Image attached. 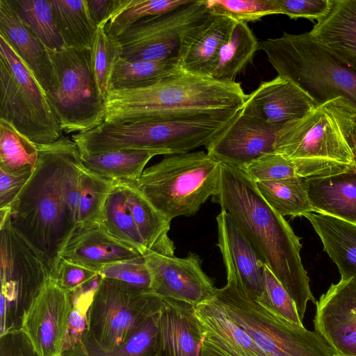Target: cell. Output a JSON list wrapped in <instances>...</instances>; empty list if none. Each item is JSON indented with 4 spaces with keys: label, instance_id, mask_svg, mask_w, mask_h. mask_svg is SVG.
<instances>
[{
    "label": "cell",
    "instance_id": "1",
    "mask_svg": "<svg viewBox=\"0 0 356 356\" xmlns=\"http://www.w3.org/2000/svg\"><path fill=\"white\" fill-rule=\"evenodd\" d=\"M37 146L36 165L10 207V218L56 280L61 254L79 227L81 177L86 167L68 136Z\"/></svg>",
    "mask_w": 356,
    "mask_h": 356
},
{
    "label": "cell",
    "instance_id": "2",
    "mask_svg": "<svg viewBox=\"0 0 356 356\" xmlns=\"http://www.w3.org/2000/svg\"><path fill=\"white\" fill-rule=\"evenodd\" d=\"M225 211L293 300L302 321L307 302L316 303L300 257V238L264 200L255 182L240 168L221 163L217 194Z\"/></svg>",
    "mask_w": 356,
    "mask_h": 356
},
{
    "label": "cell",
    "instance_id": "3",
    "mask_svg": "<svg viewBox=\"0 0 356 356\" xmlns=\"http://www.w3.org/2000/svg\"><path fill=\"white\" fill-rule=\"evenodd\" d=\"M247 96L238 82L179 71L146 87L111 90L105 99L104 122L221 115L241 110Z\"/></svg>",
    "mask_w": 356,
    "mask_h": 356
},
{
    "label": "cell",
    "instance_id": "4",
    "mask_svg": "<svg viewBox=\"0 0 356 356\" xmlns=\"http://www.w3.org/2000/svg\"><path fill=\"white\" fill-rule=\"evenodd\" d=\"M277 72L302 90L316 106L343 98L356 111V70L316 41L309 32L284 33L259 43Z\"/></svg>",
    "mask_w": 356,
    "mask_h": 356
},
{
    "label": "cell",
    "instance_id": "5",
    "mask_svg": "<svg viewBox=\"0 0 356 356\" xmlns=\"http://www.w3.org/2000/svg\"><path fill=\"white\" fill-rule=\"evenodd\" d=\"M217 245L226 268L227 282L216 288L212 298L267 356H333L315 330L293 325L250 298L236 275L225 241L219 240Z\"/></svg>",
    "mask_w": 356,
    "mask_h": 356
},
{
    "label": "cell",
    "instance_id": "6",
    "mask_svg": "<svg viewBox=\"0 0 356 356\" xmlns=\"http://www.w3.org/2000/svg\"><path fill=\"white\" fill-rule=\"evenodd\" d=\"M221 162L203 151L172 154L126 182L169 220L195 215L218 191Z\"/></svg>",
    "mask_w": 356,
    "mask_h": 356
},
{
    "label": "cell",
    "instance_id": "7",
    "mask_svg": "<svg viewBox=\"0 0 356 356\" xmlns=\"http://www.w3.org/2000/svg\"><path fill=\"white\" fill-rule=\"evenodd\" d=\"M241 110L204 117L104 122L91 130L90 144L95 154L124 149L155 150L166 155L187 153L206 146Z\"/></svg>",
    "mask_w": 356,
    "mask_h": 356
},
{
    "label": "cell",
    "instance_id": "8",
    "mask_svg": "<svg viewBox=\"0 0 356 356\" xmlns=\"http://www.w3.org/2000/svg\"><path fill=\"white\" fill-rule=\"evenodd\" d=\"M355 131L356 111L343 98H337L286 123L278 134L275 152L289 159L354 164Z\"/></svg>",
    "mask_w": 356,
    "mask_h": 356
},
{
    "label": "cell",
    "instance_id": "9",
    "mask_svg": "<svg viewBox=\"0 0 356 356\" xmlns=\"http://www.w3.org/2000/svg\"><path fill=\"white\" fill-rule=\"evenodd\" d=\"M0 120L37 145L51 143L63 136L46 92L2 35Z\"/></svg>",
    "mask_w": 356,
    "mask_h": 356
},
{
    "label": "cell",
    "instance_id": "10",
    "mask_svg": "<svg viewBox=\"0 0 356 356\" xmlns=\"http://www.w3.org/2000/svg\"><path fill=\"white\" fill-rule=\"evenodd\" d=\"M54 72L47 98L65 134L82 133L104 122L105 99L92 66L91 49L49 50Z\"/></svg>",
    "mask_w": 356,
    "mask_h": 356
},
{
    "label": "cell",
    "instance_id": "11",
    "mask_svg": "<svg viewBox=\"0 0 356 356\" xmlns=\"http://www.w3.org/2000/svg\"><path fill=\"white\" fill-rule=\"evenodd\" d=\"M163 298L113 279L102 278L88 315L87 334L102 348L124 344L160 310Z\"/></svg>",
    "mask_w": 356,
    "mask_h": 356
},
{
    "label": "cell",
    "instance_id": "12",
    "mask_svg": "<svg viewBox=\"0 0 356 356\" xmlns=\"http://www.w3.org/2000/svg\"><path fill=\"white\" fill-rule=\"evenodd\" d=\"M204 0L144 18L117 38L127 60H177L184 33L209 15Z\"/></svg>",
    "mask_w": 356,
    "mask_h": 356
},
{
    "label": "cell",
    "instance_id": "13",
    "mask_svg": "<svg viewBox=\"0 0 356 356\" xmlns=\"http://www.w3.org/2000/svg\"><path fill=\"white\" fill-rule=\"evenodd\" d=\"M71 307L70 293L51 279L28 303L20 331L35 356L63 354Z\"/></svg>",
    "mask_w": 356,
    "mask_h": 356
},
{
    "label": "cell",
    "instance_id": "14",
    "mask_svg": "<svg viewBox=\"0 0 356 356\" xmlns=\"http://www.w3.org/2000/svg\"><path fill=\"white\" fill-rule=\"evenodd\" d=\"M143 256L152 276V293L193 307L212 297L216 288L197 254L179 258L148 250Z\"/></svg>",
    "mask_w": 356,
    "mask_h": 356
},
{
    "label": "cell",
    "instance_id": "15",
    "mask_svg": "<svg viewBox=\"0 0 356 356\" xmlns=\"http://www.w3.org/2000/svg\"><path fill=\"white\" fill-rule=\"evenodd\" d=\"M315 304L314 330L333 356H356V279L332 284Z\"/></svg>",
    "mask_w": 356,
    "mask_h": 356
},
{
    "label": "cell",
    "instance_id": "16",
    "mask_svg": "<svg viewBox=\"0 0 356 356\" xmlns=\"http://www.w3.org/2000/svg\"><path fill=\"white\" fill-rule=\"evenodd\" d=\"M284 124L266 123L241 109L234 120L205 146L207 152L221 163L243 167L264 154L275 152L278 134Z\"/></svg>",
    "mask_w": 356,
    "mask_h": 356
},
{
    "label": "cell",
    "instance_id": "17",
    "mask_svg": "<svg viewBox=\"0 0 356 356\" xmlns=\"http://www.w3.org/2000/svg\"><path fill=\"white\" fill-rule=\"evenodd\" d=\"M156 325L154 356H200L204 331L193 306L163 298Z\"/></svg>",
    "mask_w": 356,
    "mask_h": 356
},
{
    "label": "cell",
    "instance_id": "18",
    "mask_svg": "<svg viewBox=\"0 0 356 356\" xmlns=\"http://www.w3.org/2000/svg\"><path fill=\"white\" fill-rule=\"evenodd\" d=\"M316 107L312 99L290 80L277 75L248 95L242 110L266 123L284 124L303 118Z\"/></svg>",
    "mask_w": 356,
    "mask_h": 356
},
{
    "label": "cell",
    "instance_id": "19",
    "mask_svg": "<svg viewBox=\"0 0 356 356\" xmlns=\"http://www.w3.org/2000/svg\"><path fill=\"white\" fill-rule=\"evenodd\" d=\"M232 19L209 14L184 35L177 64L180 70L210 77L219 50L228 39L235 24Z\"/></svg>",
    "mask_w": 356,
    "mask_h": 356
},
{
    "label": "cell",
    "instance_id": "20",
    "mask_svg": "<svg viewBox=\"0 0 356 356\" xmlns=\"http://www.w3.org/2000/svg\"><path fill=\"white\" fill-rule=\"evenodd\" d=\"M143 256L112 237L96 222L79 228L61 254V259L96 273L114 264Z\"/></svg>",
    "mask_w": 356,
    "mask_h": 356
},
{
    "label": "cell",
    "instance_id": "21",
    "mask_svg": "<svg viewBox=\"0 0 356 356\" xmlns=\"http://www.w3.org/2000/svg\"><path fill=\"white\" fill-rule=\"evenodd\" d=\"M0 35L8 41L44 91L48 92L54 81L49 49L20 18L14 0H0Z\"/></svg>",
    "mask_w": 356,
    "mask_h": 356
},
{
    "label": "cell",
    "instance_id": "22",
    "mask_svg": "<svg viewBox=\"0 0 356 356\" xmlns=\"http://www.w3.org/2000/svg\"><path fill=\"white\" fill-rule=\"evenodd\" d=\"M304 181L314 213L356 225V163L340 172Z\"/></svg>",
    "mask_w": 356,
    "mask_h": 356
},
{
    "label": "cell",
    "instance_id": "23",
    "mask_svg": "<svg viewBox=\"0 0 356 356\" xmlns=\"http://www.w3.org/2000/svg\"><path fill=\"white\" fill-rule=\"evenodd\" d=\"M312 38L356 70V0H331L327 14L309 31Z\"/></svg>",
    "mask_w": 356,
    "mask_h": 356
},
{
    "label": "cell",
    "instance_id": "24",
    "mask_svg": "<svg viewBox=\"0 0 356 356\" xmlns=\"http://www.w3.org/2000/svg\"><path fill=\"white\" fill-rule=\"evenodd\" d=\"M305 217L337 266L341 279H356V225L314 212Z\"/></svg>",
    "mask_w": 356,
    "mask_h": 356
},
{
    "label": "cell",
    "instance_id": "25",
    "mask_svg": "<svg viewBox=\"0 0 356 356\" xmlns=\"http://www.w3.org/2000/svg\"><path fill=\"white\" fill-rule=\"evenodd\" d=\"M218 230L224 237L236 275L253 300L262 294L263 264L261 257L224 210L216 217Z\"/></svg>",
    "mask_w": 356,
    "mask_h": 356
},
{
    "label": "cell",
    "instance_id": "26",
    "mask_svg": "<svg viewBox=\"0 0 356 356\" xmlns=\"http://www.w3.org/2000/svg\"><path fill=\"white\" fill-rule=\"evenodd\" d=\"M348 164L321 159H289L276 152L264 154L241 168L254 181L293 177L303 179L344 170Z\"/></svg>",
    "mask_w": 356,
    "mask_h": 356
},
{
    "label": "cell",
    "instance_id": "27",
    "mask_svg": "<svg viewBox=\"0 0 356 356\" xmlns=\"http://www.w3.org/2000/svg\"><path fill=\"white\" fill-rule=\"evenodd\" d=\"M125 195L127 207L147 250L172 256L175 246L168 232L170 220L158 211L134 187L118 182Z\"/></svg>",
    "mask_w": 356,
    "mask_h": 356
},
{
    "label": "cell",
    "instance_id": "28",
    "mask_svg": "<svg viewBox=\"0 0 356 356\" xmlns=\"http://www.w3.org/2000/svg\"><path fill=\"white\" fill-rule=\"evenodd\" d=\"M194 309L203 330L229 351L242 356H267L212 297Z\"/></svg>",
    "mask_w": 356,
    "mask_h": 356
},
{
    "label": "cell",
    "instance_id": "29",
    "mask_svg": "<svg viewBox=\"0 0 356 356\" xmlns=\"http://www.w3.org/2000/svg\"><path fill=\"white\" fill-rule=\"evenodd\" d=\"M54 21L64 45L91 49L97 26L88 12L86 0H49Z\"/></svg>",
    "mask_w": 356,
    "mask_h": 356
},
{
    "label": "cell",
    "instance_id": "30",
    "mask_svg": "<svg viewBox=\"0 0 356 356\" xmlns=\"http://www.w3.org/2000/svg\"><path fill=\"white\" fill-rule=\"evenodd\" d=\"M259 42L248 23H235L228 39L220 47L210 78L234 82L236 76L252 61Z\"/></svg>",
    "mask_w": 356,
    "mask_h": 356
},
{
    "label": "cell",
    "instance_id": "31",
    "mask_svg": "<svg viewBox=\"0 0 356 356\" xmlns=\"http://www.w3.org/2000/svg\"><path fill=\"white\" fill-rule=\"evenodd\" d=\"M161 154L155 150L124 149L81 156L87 169L105 178L121 182L138 179L148 161Z\"/></svg>",
    "mask_w": 356,
    "mask_h": 356
},
{
    "label": "cell",
    "instance_id": "32",
    "mask_svg": "<svg viewBox=\"0 0 356 356\" xmlns=\"http://www.w3.org/2000/svg\"><path fill=\"white\" fill-rule=\"evenodd\" d=\"M99 222L114 238L144 255L147 248L127 207L121 186L115 181L104 203Z\"/></svg>",
    "mask_w": 356,
    "mask_h": 356
},
{
    "label": "cell",
    "instance_id": "33",
    "mask_svg": "<svg viewBox=\"0 0 356 356\" xmlns=\"http://www.w3.org/2000/svg\"><path fill=\"white\" fill-rule=\"evenodd\" d=\"M267 203L282 216H305L314 212L303 178L293 177L255 182Z\"/></svg>",
    "mask_w": 356,
    "mask_h": 356
},
{
    "label": "cell",
    "instance_id": "34",
    "mask_svg": "<svg viewBox=\"0 0 356 356\" xmlns=\"http://www.w3.org/2000/svg\"><path fill=\"white\" fill-rule=\"evenodd\" d=\"M179 71L174 59L131 61L121 58L113 72L111 90L146 87Z\"/></svg>",
    "mask_w": 356,
    "mask_h": 356
},
{
    "label": "cell",
    "instance_id": "35",
    "mask_svg": "<svg viewBox=\"0 0 356 356\" xmlns=\"http://www.w3.org/2000/svg\"><path fill=\"white\" fill-rule=\"evenodd\" d=\"M192 0H117L116 6L105 25L106 33L118 38L138 21L166 13Z\"/></svg>",
    "mask_w": 356,
    "mask_h": 356
},
{
    "label": "cell",
    "instance_id": "36",
    "mask_svg": "<svg viewBox=\"0 0 356 356\" xmlns=\"http://www.w3.org/2000/svg\"><path fill=\"white\" fill-rule=\"evenodd\" d=\"M157 314L116 348L104 350L86 331L80 343L63 354L65 356H154Z\"/></svg>",
    "mask_w": 356,
    "mask_h": 356
},
{
    "label": "cell",
    "instance_id": "37",
    "mask_svg": "<svg viewBox=\"0 0 356 356\" xmlns=\"http://www.w3.org/2000/svg\"><path fill=\"white\" fill-rule=\"evenodd\" d=\"M20 18L50 51L65 47L54 21L49 0H14Z\"/></svg>",
    "mask_w": 356,
    "mask_h": 356
},
{
    "label": "cell",
    "instance_id": "38",
    "mask_svg": "<svg viewBox=\"0 0 356 356\" xmlns=\"http://www.w3.org/2000/svg\"><path fill=\"white\" fill-rule=\"evenodd\" d=\"M122 58V47L116 38L108 35L105 25L97 27L91 48L94 76L104 99L111 90V80L115 65Z\"/></svg>",
    "mask_w": 356,
    "mask_h": 356
},
{
    "label": "cell",
    "instance_id": "39",
    "mask_svg": "<svg viewBox=\"0 0 356 356\" xmlns=\"http://www.w3.org/2000/svg\"><path fill=\"white\" fill-rule=\"evenodd\" d=\"M38 154L35 143L0 120V168L15 170L30 165L34 169Z\"/></svg>",
    "mask_w": 356,
    "mask_h": 356
},
{
    "label": "cell",
    "instance_id": "40",
    "mask_svg": "<svg viewBox=\"0 0 356 356\" xmlns=\"http://www.w3.org/2000/svg\"><path fill=\"white\" fill-rule=\"evenodd\" d=\"M115 181L84 170L79 200V227L99 222L107 196Z\"/></svg>",
    "mask_w": 356,
    "mask_h": 356
},
{
    "label": "cell",
    "instance_id": "41",
    "mask_svg": "<svg viewBox=\"0 0 356 356\" xmlns=\"http://www.w3.org/2000/svg\"><path fill=\"white\" fill-rule=\"evenodd\" d=\"M102 277L95 278L70 293L71 311L63 346V353L81 341L88 327V315Z\"/></svg>",
    "mask_w": 356,
    "mask_h": 356
},
{
    "label": "cell",
    "instance_id": "42",
    "mask_svg": "<svg viewBox=\"0 0 356 356\" xmlns=\"http://www.w3.org/2000/svg\"><path fill=\"white\" fill-rule=\"evenodd\" d=\"M262 271V294L254 301L273 314L298 326H303L293 300L265 264Z\"/></svg>",
    "mask_w": 356,
    "mask_h": 356
},
{
    "label": "cell",
    "instance_id": "43",
    "mask_svg": "<svg viewBox=\"0 0 356 356\" xmlns=\"http://www.w3.org/2000/svg\"><path fill=\"white\" fill-rule=\"evenodd\" d=\"M209 13L238 22H254L280 14L273 0H204Z\"/></svg>",
    "mask_w": 356,
    "mask_h": 356
},
{
    "label": "cell",
    "instance_id": "44",
    "mask_svg": "<svg viewBox=\"0 0 356 356\" xmlns=\"http://www.w3.org/2000/svg\"><path fill=\"white\" fill-rule=\"evenodd\" d=\"M99 274L122 282L138 290L152 292V276L144 256L108 266Z\"/></svg>",
    "mask_w": 356,
    "mask_h": 356
},
{
    "label": "cell",
    "instance_id": "45",
    "mask_svg": "<svg viewBox=\"0 0 356 356\" xmlns=\"http://www.w3.org/2000/svg\"><path fill=\"white\" fill-rule=\"evenodd\" d=\"M33 170L30 165L15 170L0 168V209H10L30 179Z\"/></svg>",
    "mask_w": 356,
    "mask_h": 356
},
{
    "label": "cell",
    "instance_id": "46",
    "mask_svg": "<svg viewBox=\"0 0 356 356\" xmlns=\"http://www.w3.org/2000/svg\"><path fill=\"white\" fill-rule=\"evenodd\" d=\"M280 14L291 19L307 18L317 21L328 12L331 0H273Z\"/></svg>",
    "mask_w": 356,
    "mask_h": 356
},
{
    "label": "cell",
    "instance_id": "47",
    "mask_svg": "<svg viewBox=\"0 0 356 356\" xmlns=\"http://www.w3.org/2000/svg\"><path fill=\"white\" fill-rule=\"evenodd\" d=\"M98 275V273L61 259L56 281L62 289L70 293Z\"/></svg>",
    "mask_w": 356,
    "mask_h": 356
},
{
    "label": "cell",
    "instance_id": "48",
    "mask_svg": "<svg viewBox=\"0 0 356 356\" xmlns=\"http://www.w3.org/2000/svg\"><path fill=\"white\" fill-rule=\"evenodd\" d=\"M89 14L98 27L106 25L113 13L117 0H86Z\"/></svg>",
    "mask_w": 356,
    "mask_h": 356
},
{
    "label": "cell",
    "instance_id": "49",
    "mask_svg": "<svg viewBox=\"0 0 356 356\" xmlns=\"http://www.w3.org/2000/svg\"><path fill=\"white\" fill-rule=\"evenodd\" d=\"M200 356H242L232 353L218 343L210 334L204 332Z\"/></svg>",
    "mask_w": 356,
    "mask_h": 356
},
{
    "label": "cell",
    "instance_id": "50",
    "mask_svg": "<svg viewBox=\"0 0 356 356\" xmlns=\"http://www.w3.org/2000/svg\"><path fill=\"white\" fill-rule=\"evenodd\" d=\"M355 155L356 156V131H355Z\"/></svg>",
    "mask_w": 356,
    "mask_h": 356
},
{
    "label": "cell",
    "instance_id": "51",
    "mask_svg": "<svg viewBox=\"0 0 356 356\" xmlns=\"http://www.w3.org/2000/svg\"><path fill=\"white\" fill-rule=\"evenodd\" d=\"M57 356H65V355H63V354H60V355H57Z\"/></svg>",
    "mask_w": 356,
    "mask_h": 356
}]
</instances>
